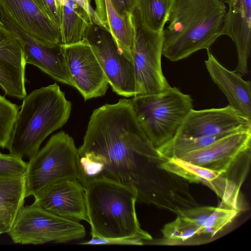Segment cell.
<instances>
[{
    "mask_svg": "<svg viewBox=\"0 0 251 251\" xmlns=\"http://www.w3.org/2000/svg\"><path fill=\"white\" fill-rule=\"evenodd\" d=\"M81 244H119V245H142L143 243L139 241L134 240H119L105 239L96 237H92L88 241L84 242Z\"/></svg>",
    "mask_w": 251,
    "mask_h": 251,
    "instance_id": "cell-30",
    "label": "cell"
},
{
    "mask_svg": "<svg viewBox=\"0 0 251 251\" xmlns=\"http://www.w3.org/2000/svg\"><path fill=\"white\" fill-rule=\"evenodd\" d=\"M25 175L0 177V213L11 226L25 203Z\"/></svg>",
    "mask_w": 251,
    "mask_h": 251,
    "instance_id": "cell-21",
    "label": "cell"
},
{
    "mask_svg": "<svg viewBox=\"0 0 251 251\" xmlns=\"http://www.w3.org/2000/svg\"><path fill=\"white\" fill-rule=\"evenodd\" d=\"M251 139V131L236 132L178 158L224 174L236 159L250 150Z\"/></svg>",
    "mask_w": 251,
    "mask_h": 251,
    "instance_id": "cell-16",
    "label": "cell"
},
{
    "mask_svg": "<svg viewBox=\"0 0 251 251\" xmlns=\"http://www.w3.org/2000/svg\"><path fill=\"white\" fill-rule=\"evenodd\" d=\"M27 162L21 157L0 153V177H13L25 175Z\"/></svg>",
    "mask_w": 251,
    "mask_h": 251,
    "instance_id": "cell-27",
    "label": "cell"
},
{
    "mask_svg": "<svg viewBox=\"0 0 251 251\" xmlns=\"http://www.w3.org/2000/svg\"><path fill=\"white\" fill-rule=\"evenodd\" d=\"M241 131H251V119L244 117L229 104L222 108L191 109L176 137L213 136Z\"/></svg>",
    "mask_w": 251,
    "mask_h": 251,
    "instance_id": "cell-12",
    "label": "cell"
},
{
    "mask_svg": "<svg viewBox=\"0 0 251 251\" xmlns=\"http://www.w3.org/2000/svg\"><path fill=\"white\" fill-rule=\"evenodd\" d=\"M25 62L19 38L0 20V86L11 97L23 99Z\"/></svg>",
    "mask_w": 251,
    "mask_h": 251,
    "instance_id": "cell-14",
    "label": "cell"
},
{
    "mask_svg": "<svg viewBox=\"0 0 251 251\" xmlns=\"http://www.w3.org/2000/svg\"><path fill=\"white\" fill-rule=\"evenodd\" d=\"M138 0H110L116 12L121 16L131 14L136 6Z\"/></svg>",
    "mask_w": 251,
    "mask_h": 251,
    "instance_id": "cell-29",
    "label": "cell"
},
{
    "mask_svg": "<svg viewBox=\"0 0 251 251\" xmlns=\"http://www.w3.org/2000/svg\"><path fill=\"white\" fill-rule=\"evenodd\" d=\"M134 29L132 62L135 79V96L161 92L171 86L161 66L163 30L150 28L136 6L131 13Z\"/></svg>",
    "mask_w": 251,
    "mask_h": 251,
    "instance_id": "cell-8",
    "label": "cell"
},
{
    "mask_svg": "<svg viewBox=\"0 0 251 251\" xmlns=\"http://www.w3.org/2000/svg\"><path fill=\"white\" fill-rule=\"evenodd\" d=\"M16 244L65 243L84 238V226L44 210L35 202L19 211L8 233Z\"/></svg>",
    "mask_w": 251,
    "mask_h": 251,
    "instance_id": "cell-7",
    "label": "cell"
},
{
    "mask_svg": "<svg viewBox=\"0 0 251 251\" xmlns=\"http://www.w3.org/2000/svg\"><path fill=\"white\" fill-rule=\"evenodd\" d=\"M93 24L90 15L83 8L73 0H66L60 27L61 44L82 41Z\"/></svg>",
    "mask_w": 251,
    "mask_h": 251,
    "instance_id": "cell-20",
    "label": "cell"
},
{
    "mask_svg": "<svg viewBox=\"0 0 251 251\" xmlns=\"http://www.w3.org/2000/svg\"><path fill=\"white\" fill-rule=\"evenodd\" d=\"M60 46L75 88L84 100L104 95L108 79L87 40Z\"/></svg>",
    "mask_w": 251,
    "mask_h": 251,
    "instance_id": "cell-11",
    "label": "cell"
},
{
    "mask_svg": "<svg viewBox=\"0 0 251 251\" xmlns=\"http://www.w3.org/2000/svg\"><path fill=\"white\" fill-rule=\"evenodd\" d=\"M239 189V187L234 182L224 178L220 184L216 193L225 203L232 209L237 210Z\"/></svg>",
    "mask_w": 251,
    "mask_h": 251,
    "instance_id": "cell-28",
    "label": "cell"
},
{
    "mask_svg": "<svg viewBox=\"0 0 251 251\" xmlns=\"http://www.w3.org/2000/svg\"><path fill=\"white\" fill-rule=\"evenodd\" d=\"M48 14L60 30L61 14L59 11L55 0H42Z\"/></svg>",
    "mask_w": 251,
    "mask_h": 251,
    "instance_id": "cell-31",
    "label": "cell"
},
{
    "mask_svg": "<svg viewBox=\"0 0 251 251\" xmlns=\"http://www.w3.org/2000/svg\"><path fill=\"white\" fill-rule=\"evenodd\" d=\"M164 235L170 239L186 240L196 234H201V228L182 217L164 228Z\"/></svg>",
    "mask_w": 251,
    "mask_h": 251,
    "instance_id": "cell-26",
    "label": "cell"
},
{
    "mask_svg": "<svg viewBox=\"0 0 251 251\" xmlns=\"http://www.w3.org/2000/svg\"><path fill=\"white\" fill-rule=\"evenodd\" d=\"M224 35L234 43L237 51L235 72L241 75L248 73L251 55V0H228Z\"/></svg>",
    "mask_w": 251,
    "mask_h": 251,
    "instance_id": "cell-17",
    "label": "cell"
},
{
    "mask_svg": "<svg viewBox=\"0 0 251 251\" xmlns=\"http://www.w3.org/2000/svg\"><path fill=\"white\" fill-rule=\"evenodd\" d=\"M38 206L53 215L88 222L84 188L76 179H64L41 189L34 197Z\"/></svg>",
    "mask_w": 251,
    "mask_h": 251,
    "instance_id": "cell-13",
    "label": "cell"
},
{
    "mask_svg": "<svg viewBox=\"0 0 251 251\" xmlns=\"http://www.w3.org/2000/svg\"><path fill=\"white\" fill-rule=\"evenodd\" d=\"M86 39L113 91L127 98L135 96L133 64L120 52L111 33L104 28L93 24Z\"/></svg>",
    "mask_w": 251,
    "mask_h": 251,
    "instance_id": "cell-9",
    "label": "cell"
},
{
    "mask_svg": "<svg viewBox=\"0 0 251 251\" xmlns=\"http://www.w3.org/2000/svg\"><path fill=\"white\" fill-rule=\"evenodd\" d=\"M88 0L89 1L90 0Z\"/></svg>",
    "mask_w": 251,
    "mask_h": 251,
    "instance_id": "cell-36",
    "label": "cell"
},
{
    "mask_svg": "<svg viewBox=\"0 0 251 251\" xmlns=\"http://www.w3.org/2000/svg\"><path fill=\"white\" fill-rule=\"evenodd\" d=\"M0 14L44 45L61 44L60 30L42 0H0Z\"/></svg>",
    "mask_w": 251,
    "mask_h": 251,
    "instance_id": "cell-10",
    "label": "cell"
},
{
    "mask_svg": "<svg viewBox=\"0 0 251 251\" xmlns=\"http://www.w3.org/2000/svg\"><path fill=\"white\" fill-rule=\"evenodd\" d=\"M130 100L139 125L156 149L176 137L193 106L190 95L171 86L159 93L136 95Z\"/></svg>",
    "mask_w": 251,
    "mask_h": 251,
    "instance_id": "cell-5",
    "label": "cell"
},
{
    "mask_svg": "<svg viewBox=\"0 0 251 251\" xmlns=\"http://www.w3.org/2000/svg\"><path fill=\"white\" fill-rule=\"evenodd\" d=\"M168 171L192 181H200L207 184L223 173L198 166L179 158L167 160L163 165Z\"/></svg>",
    "mask_w": 251,
    "mask_h": 251,
    "instance_id": "cell-23",
    "label": "cell"
},
{
    "mask_svg": "<svg viewBox=\"0 0 251 251\" xmlns=\"http://www.w3.org/2000/svg\"><path fill=\"white\" fill-rule=\"evenodd\" d=\"M20 107L0 95V148H6Z\"/></svg>",
    "mask_w": 251,
    "mask_h": 251,
    "instance_id": "cell-24",
    "label": "cell"
},
{
    "mask_svg": "<svg viewBox=\"0 0 251 251\" xmlns=\"http://www.w3.org/2000/svg\"><path fill=\"white\" fill-rule=\"evenodd\" d=\"M0 220H2L3 221V222H4L5 223H6L7 224L9 225V226H10L7 222V220H6V219L5 218V217L0 213Z\"/></svg>",
    "mask_w": 251,
    "mask_h": 251,
    "instance_id": "cell-34",
    "label": "cell"
},
{
    "mask_svg": "<svg viewBox=\"0 0 251 251\" xmlns=\"http://www.w3.org/2000/svg\"><path fill=\"white\" fill-rule=\"evenodd\" d=\"M83 8L90 16L93 23L104 28L101 20L97 14L95 9L91 6L88 0H71Z\"/></svg>",
    "mask_w": 251,
    "mask_h": 251,
    "instance_id": "cell-32",
    "label": "cell"
},
{
    "mask_svg": "<svg viewBox=\"0 0 251 251\" xmlns=\"http://www.w3.org/2000/svg\"><path fill=\"white\" fill-rule=\"evenodd\" d=\"M11 228V226L5 223L2 220H0V234L8 233Z\"/></svg>",
    "mask_w": 251,
    "mask_h": 251,
    "instance_id": "cell-33",
    "label": "cell"
},
{
    "mask_svg": "<svg viewBox=\"0 0 251 251\" xmlns=\"http://www.w3.org/2000/svg\"><path fill=\"white\" fill-rule=\"evenodd\" d=\"M92 237L137 241L149 236L140 227L135 211L136 194L128 187L95 179L84 185Z\"/></svg>",
    "mask_w": 251,
    "mask_h": 251,
    "instance_id": "cell-4",
    "label": "cell"
},
{
    "mask_svg": "<svg viewBox=\"0 0 251 251\" xmlns=\"http://www.w3.org/2000/svg\"><path fill=\"white\" fill-rule=\"evenodd\" d=\"M77 151L78 180L83 186L105 179L130 189L138 201H150L149 163L157 152L138 124L130 99L94 110Z\"/></svg>",
    "mask_w": 251,
    "mask_h": 251,
    "instance_id": "cell-1",
    "label": "cell"
},
{
    "mask_svg": "<svg viewBox=\"0 0 251 251\" xmlns=\"http://www.w3.org/2000/svg\"><path fill=\"white\" fill-rule=\"evenodd\" d=\"M205 61L213 81L226 96L229 104L244 117L251 119V86L250 81L223 66L210 52Z\"/></svg>",
    "mask_w": 251,
    "mask_h": 251,
    "instance_id": "cell-18",
    "label": "cell"
},
{
    "mask_svg": "<svg viewBox=\"0 0 251 251\" xmlns=\"http://www.w3.org/2000/svg\"><path fill=\"white\" fill-rule=\"evenodd\" d=\"M234 209L214 208L201 229V233L214 235L226 225L231 222L237 213Z\"/></svg>",
    "mask_w": 251,
    "mask_h": 251,
    "instance_id": "cell-25",
    "label": "cell"
},
{
    "mask_svg": "<svg viewBox=\"0 0 251 251\" xmlns=\"http://www.w3.org/2000/svg\"><path fill=\"white\" fill-rule=\"evenodd\" d=\"M97 14L114 39L120 52L132 62L134 29L131 14L120 16L110 0H94ZM133 63V62H132Z\"/></svg>",
    "mask_w": 251,
    "mask_h": 251,
    "instance_id": "cell-19",
    "label": "cell"
},
{
    "mask_svg": "<svg viewBox=\"0 0 251 251\" xmlns=\"http://www.w3.org/2000/svg\"><path fill=\"white\" fill-rule=\"evenodd\" d=\"M175 0H138L137 7L145 24L156 31L164 30Z\"/></svg>",
    "mask_w": 251,
    "mask_h": 251,
    "instance_id": "cell-22",
    "label": "cell"
},
{
    "mask_svg": "<svg viewBox=\"0 0 251 251\" xmlns=\"http://www.w3.org/2000/svg\"><path fill=\"white\" fill-rule=\"evenodd\" d=\"M226 6L221 0H175L163 30L162 55L177 61L224 35Z\"/></svg>",
    "mask_w": 251,
    "mask_h": 251,
    "instance_id": "cell-2",
    "label": "cell"
},
{
    "mask_svg": "<svg viewBox=\"0 0 251 251\" xmlns=\"http://www.w3.org/2000/svg\"><path fill=\"white\" fill-rule=\"evenodd\" d=\"M221 0L222 1L226 4H227V3L228 1V0Z\"/></svg>",
    "mask_w": 251,
    "mask_h": 251,
    "instance_id": "cell-35",
    "label": "cell"
},
{
    "mask_svg": "<svg viewBox=\"0 0 251 251\" xmlns=\"http://www.w3.org/2000/svg\"><path fill=\"white\" fill-rule=\"evenodd\" d=\"M78 151L73 138L61 131L52 135L27 162L25 195L34 197L43 188L64 179H78Z\"/></svg>",
    "mask_w": 251,
    "mask_h": 251,
    "instance_id": "cell-6",
    "label": "cell"
},
{
    "mask_svg": "<svg viewBox=\"0 0 251 251\" xmlns=\"http://www.w3.org/2000/svg\"><path fill=\"white\" fill-rule=\"evenodd\" d=\"M0 20L21 41L26 64L34 65L56 81L75 88L60 45L55 47L44 45L0 14Z\"/></svg>",
    "mask_w": 251,
    "mask_h": 251,
    "instance_id": "cell-15",
    "label": "cell"
},
{
    "mask_svg": "<svg viewBox=\"0 0 251 251\" xmlns=\"http://www.w3.org/2000/svg\"><path fill=\"white\" fill-rule=\"evenodd\" d=\"M71 105L56 83L26 95L6 148L9 153L31 158L38 151L44 140L66 123Z\"/></svg>",
    "mask_w": 251,
    "mask_h": 251,
    "instance_id": "cell-3",
    "label": "cell"
}]
</instances>
